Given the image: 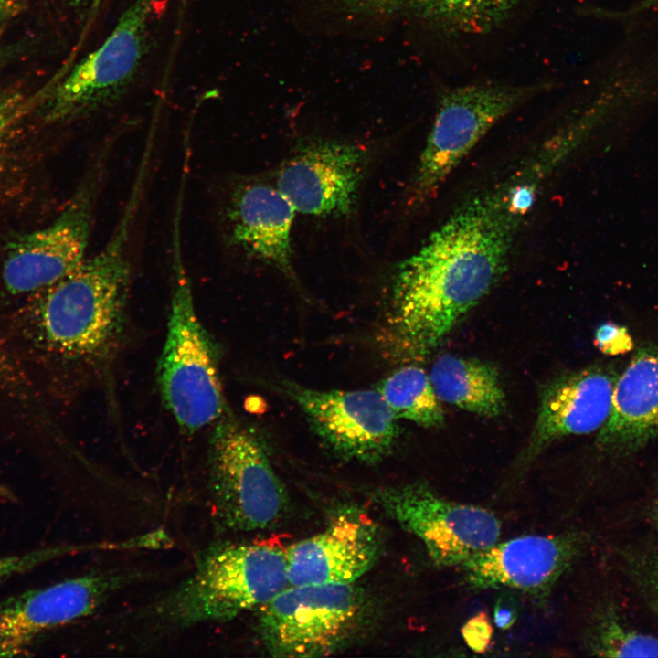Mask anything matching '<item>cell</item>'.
I'll list each match as a JSON object with an SVG mask.
<instances>
[{"instance_id": "6da1fadb", "label": "cell", "mask_w": 658, "mask_h": 658, "mask_svg": "<svg viewBox=\"0 0 658 658\" xmlns=\"http://www.w3.org/2000/svg\"><path fill=\"white\" fill-rule=\"evenodd\" d=\"M519 226L494 190L462 204L395 271L394 345L408 355L433 350L507 270Z\"/></svg>"}, {"instance_id": "7a4b0ae2", "label": "cell", "mask_w": 658, "mask_h": 658, "mask_svg": "<svg viewBox=\"0 0 658 658\" xmlns=\"http://www.w3.org/2000/svg\"><path fill=\"white\" fill-rule=\"evenodd\" d=\"M150 167L139 164L119 220L107 242L69 275L44 290L40 326L48 345L71 358L108 354L123 329L132 275V231Z\"/></svg>"}, {"instance_id": "3957f363", "label": "cell", "mask_w": 658, "mask_h": 658, "mask_svg": "<svg viewBox=\"0 0 658 658\" xmlns=\"http://www.w3.org/2000/svg\"><path fill=\"white\" fill-rule=\"evenodd\" d=\"M289 586L286 548L270 542L209 548L180 585L139 613L154 638L258 610Z\"/></svg>"}, {"instance_id": "277c9868", "label": "cell", "mask_w": 658, "mask_h": 658, "mask_svg": "<svg viewBox=\"0 0 658 658\" xmlns=\"http://www.w3.org/2000/svg\"><path fill=\"white\" fill-rule=\"evenodd\" d=\"M181 210L172 233V297L167 334L157 367L167 409L186 431L217 422L225 413L218 354L196 314L190 279L181 249Z\"/></svg>"}, {"instance_id": "5b68a950", "label": "cell", "mask_w": 658, "mask_h": 658, "mask_svg": "<svg viewBox=\"0 0 658 658\" xmlns=\"http://www.w3.org/2000/svg\"><path fill=\"white\" fill-rule=\"evenodd\" d=\"M353 584L289 585L259 608L258 631L271 656H327L351 642L366 614Z\"/></svg>"}, {"instance_id": "8992f818", "label": "cell", "mask_w": 658, "mask_h": 658, "mask_svg": "<svg viewBox=\"0 0 658 658\" xmlns=\"http://www.w3.org/2000/svg\"><path fill=\"white\" fill-rule=\"evenodd\" d=\"M541 83L516 86L477 83L446 92L421 153L410 205L435 196L464 157L504 117L542 91Z\"/></svg>"}, {"instance_id": "52a82bcc", "label": "cell", "mask_w": 658, "mask_h": 658, "mask_svg": "<svg viewBox=\"0 0 658 658\" xmlns=\"http://www.w3.org/2000/svg\"><path fill=\"white\" fill-rule=\"evenodd\" d=\"M208 462L213 500L227 526L257 531L278 522L285 489L252 431L224 414L214 423Z\"/></svg>"}, {"instance_id": "ba28073f", "label": "cell", "mask_w": 658, "mask_h": 658, "mask_svg": "<svg viewBox=\"0 0 658 658\" xmlns=\"http://www.w3.org/2000/svg\"><path fill=\"white\" fill-rule=\"evenodd\" d=\"M375 504L418 537L439 567H460L498 542L501 523L491 511L440 496L424 483L373 490Z\"/></svg>"}, {"instance_id": "9c48e42d", "label": "cell", "mask_w": 658, "mask_h": 658, "mask_svg": "<svg viewBox=\"0 0 658 658\" xmlns=\"http://www.w3.org/2000/svg\"><path fill=\"white\" fill-rule=\"evenodd\" d=\"M157 0H134L95 50L82 58L54 89L49 118L88 113L115 100L131 83L146 51Z\"/></svg>"}, {"instance_id": "30bf717a", "label": "cell", "mask_w": 658, "mask_h": 658, "mask_svg": "<svg viewBox=\"0 0 658 658\" xmlns=\"http://www.w3.org/2000/svg\"><path fill=\"white\" fill-rule=\"evenodd\" d=\"M320 439L338 455L364 463L385 459L398 437V418L375 389L320 390L285 381Z\"/></svg>"}, {"instance_id": "8fae6325", "label": "cell", "mask_w": 658, "mask_h": 658, "mask_svg": "<svg viewBox=\"0 0 658 658\" xmlns=\"http://www.w3.org/2000/svg\"><path fill=\"white\" fill-rule=\"evenodd\" d=\"M142 578L133 570L92 572L0 602V657L24 654L44 632L91 614Z\"/></svg>"}, {"instance_id": "7c38bea8", "label": "cell", "mask_w": 658, "mask_h": 658, "mask_svg": "<svg viewBox=\"0 0 658 658\" xmlns=\"http://www.w3.org/2000/svg\"><path fill=\"white\" fill-rule=\"evenodd\" d=\"M103 166L48 227L21 238L4 262L3 278L15 294L43 291L72 272L85 259Z\"/></svg>"}, {"instance_id": "4fadbf2b", "label": "cell", "mask_w": 658, "mask_h": 658, "mask_svg": "<svg viewBox=\"0 0 658 658\" xmlns=\"http://www.w3.org/2000/svg\"><path fill=\"white\" fill-rule=\"evenodd\" d=\"M368 163L357 143L318 140L299 147L281 166L277 188L296 212L315 217L350 214Z\"/></svg>"}, {"instance_id": "5bb4252c", "label": "cell", "mask_w": 658, "mask_h": 658, "mask_svg": "<svg viewBox=\"0 0 658 658\" xmlns=\"http://www.w3.org/2000/svg\"><path fill=\"white\" fill-rule=\"evenodd\" d=\"M581 547L580 536L574 533L521 536L496 542L460 568L473 589H509L542 597L575 561Z\"/></svg>"}, {"instance_id": "9a60e30c", "label": "cell", "mask_w": 658, "mask_h": 658, "mask_svg": "<svg viewBox=\"0 0 658 658\" xmlns=\"http://www.w3.org/2000/svg\"><path fill=\"white\" fill-rule=\"evenodd\" d=\"M617 377L611 368L592 366L547 382L540 394L534 428L515 468L526 467L561 438L600 430L610 413Z\"/></svg>"}, {"instance_id": "2e32d148", "label": "cell", "mask_w": 658, "mask_h": 658, "mask_svg": "<svg viewBox=\"0 0 658 658\" xmlns=\"http://www.w3.org/2000/svg\"><path fill=\"white\" fill-rule=\"evenodd\" d=\"M380 556L377 527L365 514L345 510L321 532L286 547L289 585L353 584Z\"/></svg>"}, {"instance_id": "e0dca14e", "label": "cell", "mask_w": 658, "mask_h": 658, "mask_svg": "<svg viewBox=\"0 0 658 658\" xmlns=\"http://www.w3.org/2000/svg\"><path fill=\"white\" fill-rule=\"evenodd\" d=\"M295 208L277 186L239 184L232 191L228 218L232 243L289 278H295L292 228Z\"/></svg>"}, {"instance_id": "ac0fdd59", "label": "cell", "mask_w": 658, "mask_h": 658, "mask_svg": "<svg viewBox=\"0 0 658 658\" xmlns=\"http://www.w3.org/2000/svg\"><path fill=\"white\" fill-rule=\"evenodd\" d=\"M658 438V346L638 347L618 375L609 416L597 435L600 449L635 451Z\"/></svg>"}, {"instance_id": "d6986e66", "label": "cell", "mask_w": 658, "mask_h": 658, "mask_svg": "<svg viewBox=\"0 0 658 658\" xmlns=\"http://www.w3.org/2000/svg\"><path fill=\"white\" fill-rule=\"evenodd\" d=\"M429 376L440 401L486 417L499 416L505 408L499 373L489 363L443 354Z\"/></svg>"}, {"instance_id": "ffe728a7", "label": "cell", "mask_w": 658, "mask_h": 658, "mask_svg": "<svg viewBox=\"0 0 658 658\" xmlns=\"http://www.w3.org/2000/svg\"><path fill=\"white\" fill-rule=\"evenodd\" d=\"M517 0H408L410 11L451 34H485L502 25Z\"/></svg>"}, {"instance_id": "44dd1931", "label": "cell", "mask_w": 658, "mask_h": 658, "mask_svg": "<svg viewBox=\"0 0 658 658\" xmlns=\"http://www.w3.org/2000/svg\"><path fill=\"white\" fill-rule=\"evenodd\" d=\"M376 389L398 419H407L425 428L444 423L440 401L430 376L421 367H400L382 379Z\"/></svg>"}, {"instance_id": "7402d4cb", "label": "cell", "mask_w": 658, "mask_h": 658, "mask_svg": "<svg viewBox=\"0 0 658 658\" xmlns=\"http://www.w3.org/2000/svg\"><path fill=\"white\" fill-rule=\"evenodd\" d=\"M594 651L608 657H658V639L629 631L610 621L600 627Z\"/></svg>"}, {"instance_id": "603a6c76", "label": "cell", "mask_w": 658, "mask_h": 658, "mask_svg": "<svg viewBox=\"0 0 658 658\" xmlns=\"http://www.w3.org/2000/svg\"><path fill=\"white\" fill-rule=\"evenodd\" d=\"M77 550V546H62L33 550L22 555L1 557L0 581Z\"/></svg>"}, {"instance_id": "cb8c5ba5", "label": "cell", "mask_w": 658, "mask_h": 658, "mask_svg": "<svg viewBox=\"0 0 658 658\" xmlns=\"http://www.w3.org/2000/svg\"><path fill=\"white\" fill-rule=\"evenodd\" d=\"M595 342L599 349L607 355L624 354L633 348L629 331L612 323L603 324L597 329Z\"/></svg>"}, {"instance_id": "d4e9b609", "label": "cell", "mask_w": 658, "mask_h": 658, "mask_svg": "<svg viewBox=\"0 0 658 658\" xmlns=\"http://www.w3.org/2000/svg\"><path fill=\"white\" fill-rule=\"evenodd\" d=\"M461 633L471 650L477 653H485L493 636V627L487 613L483 611L469 619L462 627Z\"/></svg>"}, {"instance_id": "484cf974", "label": "cell", "mask_w": 658, "mask_h": 658, "mask_svg": "<svg viewBox=\"0 0 658 658\" xmlns=\"http://www.w3.org/2000/svg\"><path fill=\"white\" fill-rule=\"evenodd\" d=\"M345 11L362 15H388L408 0H334Z\"/></svg>"}, {"instance_id": "4316f807", "label": "cell", "mask_w": 658, "mask_h": 658, "mask_svg": "<svg viewBox=\"0 0 658 658\" xmlns=\"http://www.w3.org/2000/svg\"><path fill=\"white\" fill-rule=\"evenodd\" d=\"M518 617L515 601L509 595L498 598L494 608V621L501 630L510 629Z\"/></svg>"}, {"instance_id": "83f0119b", "label": "cell", "mask_w": 658, "mask_h": 658, "mask_svg": "<svg viewBox=\"0 0 658 658\" xmlns=\"http://www.w3.org/2000/svg\"><path fill=\"white\" fill-rule=\"evenodd\" d=\"M12 104L10 100H4L0 98V140L7 130L10 124L12 114Z\"/></svg>"}, {"instance_id": "f1b7e54d", "label": "cell", "mask_w": 658, "mask_h": 658, "mask_svg": "<svg viewBox=\"0 0 658 658\" xmlns=\"http://www.w3.org/2000/svg\"><path fill=\"white\" fill-rule=\"evenodd\" d=\"M14 4L15 0H0V16L7 13Z\"/></svg>"}, {"instance_id": "f546056e", "label": "cell", "mask_w": 658, "mask_h": 658, "mask_svg": "<svg viewBox=\"0 0 658 658\" xmlns=\"http://www.w3.org/2000/svg\"><path fill=\"white\" fill-rule=\"evenodd\" d=\"M100 1L101 0H94V4H93L94 10L99 6Z\"/></svg>"}, {"instance_id": "4dcf8cb0", "label": "cell", "mask_w": 658, "mask_h": 658, "mask_svg": "<svg viewBox=\"0 0 658 658\" xmlns=\"http://www.w3.org/2000/svg\"><path fill=\"white\" fill-rule=\"evenodd\" d=\"M69 1H71V2H73V3H78V2H80V0H69Z\"/></svg>"}, {"instance_id": "1f68e13d", "label": "cell", "mask_w": 658, "mask_h": 658, "mask_svg": "<svg viewBox=\"0 0 658 658\" xmlns=\"http://www.w3.org/2000/svg\"><path fill=\"white\" fill-rule=\"evenodd\" d=\"M1 58H2V51L0 50V59H1Z\"/></svg>"}, {"instance_id": "d6a6232c", "label": "cell", "mask_w": 658, "mask_h": 658, "mask_svg": "<svg viewBox=\"0 0 658 658\" xmlns=\"http://www.w3.org/2000/svg\"><path fill=\"white\" fill-rule=\"evenodd\" d=\"M657 580H658V575H657Z\"/></svg>"}]
</instances>
